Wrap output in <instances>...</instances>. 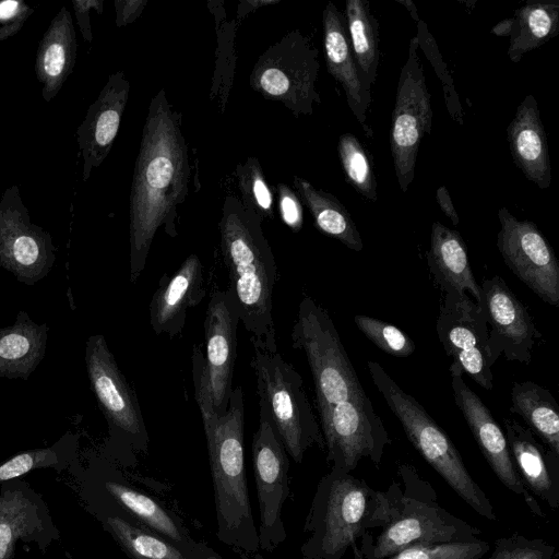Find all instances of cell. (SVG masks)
<instances>
[{"instance_id": "7bdbcfd3", "label": "cell", "mask_w": 559, "mask_h": 559, "mask_svg": "<svg viewBox=\"0 0 559 559\" xmlns=\"http://www.w3.org/2000/svg\"><path fill=\"white\" fill-rule=\"evenodd\" d=\"M74 14L80 27L81 35L85 43L93 40L91 27L90 11L96 10L98 14L103 12V0H72Z\"/></svg>"}, {"instance_id": "4fadbf2b", "label": "cell", "mask_w": 559, "mask_h": 559, "mask_svg": "<svg viewBox=\"0 0 559 559\" xmlns=\"http://www.w3.org/2000/svg\"><path fill=\"white\" fill-rule=\"evenodd\" d=\"M251 452L260 512L259 549L273 551L287 537L282 510L290 498L289 459L281 438L262 412H259Z\"/></svg>"}, {"instance_id": "4316f807", "label": "cell", "mask_w": 559, "mask_h": 559, "mask_svg": "<svg viewBox=\"0 0 559 559\" xmlns=\"http://www.w3.org/2000/svg\"><path fill=\"white\" fill-rule=\"evenodd\" d=\"M105 490L124 515L170 542L191 550H201L180 518L142 489L118 480H106Z\"/></svg>"}, {"instance_id": "836d02e7", "label": "cell", "mask_w": 559, "mask_h": 559, "mask_svg": "<svg viewBox=\"0 0 559 559\" xmlns=\"http://www.w3.org/2000/svg\"><path fill=\"white\" fill-rule=\"evenodd\" d=\"M36 506L21 490L0 496V559H10L15 543L40 526Z\"/></svg>"}, {"instance_id": "cb8c5ba5", "label": "cell", "mask_w": 559, "mask_h": 559, "mask_svg": "<svg viewBox=\"0 0 559 559\" xmlns=\"http://www.w3.org/2000/svg\"><path fill=\"white\" fill-rule=\"evenodd\" d=\"M507 139L515 166L538 188H549L550 156L544 124L533 95H527L518 106L507 128Z\"/></svg>"}, {"instance_id": "52a82bcc", "label": "cell", "mask_w": 559, "mask_h": 559, "mask_svg": "<svg viewBox=\"0 0 559 559\" xmlns=\"http://www.w3.org/2000/svg\"><path fill=\"white\" fill-rule=\"evenodd\" d=\"M250 366L257 381L259 412L271 421L288 456L301 463L312 447L325 450L300 373L278 352L253 346Z\"/></svg>"}, {"instance_id": "ffe728a7", "label": "cell", "mask_w": 559, "mask_h": 559, "mask_svg": "<svg viewBox=\"0 0 559 559\" xmlns=\"http://www.w3.org/2000/svg\"><path fill=\"white\" fill-rule=\"evenodd\" d=\"M129 92L130 82L122 70L110 74L78 127L76 141L83 159L84 182L88 180L93 170L102 165L112 147L127 107Z\"/></svg>"}, {"instance_id": "c3c4849f", "label": "cell", "mask_w": 559, "mask_h": 559, "mask_svg": "<svg viewBox=\"0 0 559 559\" xmlns=\"http://www.w3.org/2000/svg\"><path fill=\"white\" fill-rule=\"evenodd\" d=\"M514 17H507L500 21L491 28V33L496 36L506 37L510 36L513 31Z\"/></svg>"}, {"instance_id": "d590c367", "label": "cell", "mask_w": 559, "mask_h": 559, "mask_svg": "<svg viewBox=\"0 0 559 559\" xmlns=\"http://www.w3.org/2000/svg\"><path fill=\"white\" fill-rule=\"evenodd\" d=\"M337 152L347 181L365 199L376 202L377 180L368 153L352 133L340 136Z\"/></svg>"}, {"instance_id": "f6af8a7d", "label": "cell", "mask_w": 559, "mask_h": 559, "mask_svg": "<svg viewBox=\"0 0 559 559\" xmlns=\"http://www.w3.org/2000/svg\"><path fill=\"white\" fill-rule=\"evenodd\" d=\"M34 9L21 0L0 1V22L13 23L19 20H27Z\"/></svg>"}, {"instance_id": "d4e9b609", "label": "cell", "mask_w": 559, "mask_h": 559, "mask_svg": "<svg viewBox=\"0 0 559 559\" xmlns=\"http://www.w3.org/2000/svg\"><path fill=\"white\" fill-rule=\"evenodd\" d=\"M78 53L72 16L62 7L41 37L35 58V74L41 84V96L51 102L72 73Z\"/></svg>"}, {"instance_id": "1f68e13d", "label": "cell", "mask_w": 559, "mask_h": 559, "mask_svg": "<svg viewBox=\"0 0 559 559\" xmlns=\"http://www.w3.org/2000/svg\"><path fill=\"white\" fill-rule=\"evenodd\" d=\"M508 57L514 63L559 33V1H527L514 12Z\"/></svg>"}, {"instance_id": "3957f363", "label": "cell", "mask_w": 559, "mask_h": 559, "mask_svg": "<svg viewBox=\"0 0 559 559\" xmlns=\"http://www.w3.org/2000/svg\"><path fill=\"white\" fill-rule=\"evenodd\" d=\"M390 511V492L371 488L352 473L331 467L319 481L302 532L304 559H342L372 528H381Z\"/></svg>"}, {"instance_id": "5b68a950", "label": "cell", "mask_w": 559, "mask_h": 559, "mask_svg": "<svg viewBox=\"0 0 559 559\" xmlns=\"http://www.w3.org/2000/svg\"><path fill=\"white\" fill-rule=\"evenodd\" d=\"M403 487H389L390 511L378 535L367 532L354 547L360 559H386L405 549L478 538L480 531L442 509L431 486L407 464L399 466Z\"/></svg>"}, {"instance_id": "d6a6232c", "label": "cell", "mask_w": 559, "mask_h": 559, "mask_svg": "<svg viewBox=\"0 0 559 559\" xmlns=\"http://www.w3.org/2000/svg\"><path fill=\"white\" fill-rule=\"evenodd\" d=\"M345 21L362 86L370 95L379 64V24L366 0H346Z\"/></svg>"}, {"instance_id": "8fae6325", "label": "cell", "mask_w": 559, "mask_h": 559, "mask_svg": "<svg viewBox=\"0 0 559 559\" xmlns=\"http://www.w3.org/2000/svg\"><path fill=\"white\" fill-rule=\"evenodd\" d=\"M319 420L326 462L345 472L352 473L362 459L379 464L392 442L367 394L336 404Z\"/></svg>"}, {"instance_id": "f907efd6", "label": "cell", "mask_w": 559, "mask_h": 559, "mask_svg": "<svg viewBox=\"0 0 559 559\" xmlns=\"http://www.w3.org/2000/svg\"><path fill=\"white\" fill-rule=\"evenodd\" d=\"M239 555H240V557L226 558V557L221 556L215 550H213L210 546H207L206 552H205V559H264L263 556L259 552L239 554Z\"/></svg>"}, {"instance_id": "74e56055", "label": "cell", "mask_w": 559, "mask_h": 559, "mask_svg": "<svg viewBox=\"0 0 559 559\" xmlns=\"http://www.w3.org/2000/svg\"><path fill=\"white\" fill-rule=\"evenodd\" d=\"M417 25L418 46L430 61L442 83L447 109L455 122L463 124V108L437 43L424 21L420 20Z\"/></svg>"}, {"instance_id": "e575fe53", "label": "cell", "mask_w": 559, "mask_h": 559, "mask_svg": "<svg viewBox=\"0 0 559 559\" xmlns=\"http://www.w3.org/2000/svg\"><path fill=\"white\" fill-rule=\"evenodd\" d=\"M241 204L261 221L274 219V194L265 179L259 159L249 156L236 166Z\"/></svg>"}, {"instance_id": "603a6c76", "label": "cell", "mask_w": 559, "mask_h": 559, "mask_svg": "<svg viewBox=\"0 0 559 559\" xmlns=\"http://www.w3.org/2000/svg\"><path fill=\"white\" fill-rule=\"evenodd\" d=\"M503 424L509 451L524 486L552 510H557L559 455L545 449L530 428L513 419H503Z\"/></svg>"}, {"instance_id": "816d5d0a", "label": "cell", "mask_w": 559, "mask_h": 559, "mask_svg": "<svg viewBox=\"0 0 559 559\" xmlns=\"http://www.w3.org/2000/svg\"><path fill=\"white\" fill-rule=\"evenodd\" d=\"M396 3H400L401 5L405 7L406 10L409 12L411 16L418 23L420 21V17L418 15V10L415 5V3L412 0H395Z\"/></svg>"}, {"instance_id": "8992f818", "label": "cell", "mask_w": 559, "mask_h": 559, "mask_svg": "<svg viewBox=\"0 0 559 559\" xmlns=\"http://www.w3.org/2000/svg\"><path fill=\"white\" fill-rule=\"evenodd\" d=\"M367 367L373 384L425 461L473 510L487 520L496 521L497 516L489 498L468 473L462 456L445 431L379 362L369 360Z\"/></svg>"}, {"instance_id": "f35d334b", "label": "cell", "mask_w": 559, "mask_h": 559, "mask_svg": "<svg viewBox=\"0 0 559 559\" xmlns=\"http://www.w3.org/2000/svg\"><path fill=\"white\" fill-rule=\"evenodd\" d=\"M489 549L488 542L476 538L412 547L386 559H481Z\"/></svg>"}, {"instance_id": "681fc988", "label": "cell", "mask_w": 559, "mask_h": 559, "mask_svg": "<svg viewBox=\"0 0 559 559\" xmlns=\"http://www.w3.org/2000/svg\"><path fill=\"white\" fill-rule=\"evenodd\" d=\"M26 20H19L13 23L3 24L0 27V41L15 35L24 25Z\"/></svg>"}, {"instance_id": "b9f144b4", "label": "cell", "mask_w": 559, "mask_h": 559, "mask_svg": "<svg viewBox=\"0 0 559 559\" xmlns=\"http://www.w3.org/2000/svg\"><path fill=\"white\" fill-rule=\"evenodd\" d=\"M277 209L282 222L294 233H298L304 225L301 202L295 191L286 183H277L275 188Z\"/></svg>"}, {"instance_id": "484cf974", "label": "cell", "mask_w": 559, "mask_h": 559, "mask_svg": "<svg viewBox=\"0 0 559 559\" xmlns=\"http://www.w3.org/2000/svg\"><path fill=\"white\" fill-rule=\"evenodd\" d=\"M427 262L436 283L443 293H471L483 307V293L472 272L466 246L461 235L440 222L431 226Z\"/></svg>"}, {"instance_id": "ab89813d", "label": "cell", "mask_w": 559, "mask_h": 559, "mask_svg": "<svg viewBox=\"0 0 559 559\" xmlns=\"http://www.w3.org/2000/svg\"><path fill=\"white\" fill-rule=\"evenodd\" d=\"M555 552V546L543 539L512 534L496 539L488 559H552Z\"/></svg>"}, {"instance_id": "ee69618b", "label": "cell", "mask_w": 559, "mask_h": 559, "mask_svg": "<svg viewBox=\"0 0 559 559\" xmlns=\"http://www.w3.org/2000/svg\"><path fill=\"white\" fill-rule=\"evenodd\" d=\"M116 26L123 27L135 21L143 12L146 0H115Z\"/></svg>"}, {"instance_id": "e0dca14e", "label": "cell", "mask_w": 559, "mask_h": 559, "mask_svg": "<svg viewBox=\"0 0 559 559\" xmlns=\"http://www.w3.org/2000/svg\"><path fill=\"white\" fill-rule=\"evenodd\" d=\"M492 364L507 360L530 364L536 340L542 338L526 307L499 275L480 284Z\"/></svg>"}, {"instance_id": "ba28073f", "label": "cell", "mask_w": 559, "mask_h": 559, "mask_svg": "<svg viewBox=\"0 0 559 559\" xmlns=\"http://www.w3.org/2000/svg\"><path fill=\"white\" fill-rule=\"evenodd\" d=\"M290 336L292 346L308 360L319 419L336 404L366 395L333 320L309 296L298 305Z\"/></svg>"}, {"instance_id": "7402d4cb", "label": "cell", "mask_w": 559, "mask_h": 559, "mask_svg": "<svg viewBox=\"0 0 559 559\" xmlns=\"http://www.w3.org/2000/svg\"><path fill=\"white\" fill-rule=\"evenodd\" d=\"M323 47L328 72L343 87L349 109L361 126L365 134L372 136L367 112L371 102L361 83L346 27L345 16L329 1L322 13Z\"/></svg>"}, {"instance_id": "8d00e7d4", "label": "cell", "mask_w": 559, "mask_h": 559, "mask_svg": "<svg viewBox=\"0 0 559 559\" xmlns=\"http://www.w3.org/2000/svg\"><path fill=\"white\" fill-rule=\"evenodd\" d=\"M354 322L368 340L389 355L407 357L415 350L414 341L393 324L362 314L355 316Z\"/></svg>"}, {"instance_id": "6da1fadb", "label": "cell", "mask_w": 559, "mask_h": 559, "mask_svg": "<svg viewBox=\"0 0 559 559\" xmlns=\"http://www.w3.org/2000/svg\"><path fill=\"white\" fill-rule=\"evenodd\" d=\"M190 154L182 116L159 90L150 100L129 201L130 281L145 267L159 228L177 237L178 206L189 193Z\"/></svg>"}, {"instance_id": "9c48e42d", "label": "cell", "mask_w": 559, "mask_h": 559, "mask_svg": "<svg viewBox=\"0 0 559 559\" xmlns=\"http://www.w3.org/2000/svg\"><path fill=\"white\" fill-rule=\"evenodd\" d=\"M318 55L307 36L290 31L257 59L250 86L263 98L283 104L297 118L312 115L314 105L321 104L316 88Z\"/></svg>"}, {"instance_id": "5bb4252c", "label": "cell", "mask_w": 559, "mask_h": 559, "mask_svg": "<svg viewBox=\"0 0 559 559\" xmlns=\"http://www.w3.org/2000/svg\"><path fill=\"white\" fill-rule=\"evenodd\" d=\"M55 261L51 235L31 221L20 188L8 187L0 198V266L19 282L35 285L48 275Z\"/></svg>"}, {"instance_id": "7c38bea8", "label": "cell", "mask_w": 559, "mask_h": 559, "mask_svg": "<svg viewBox=\"0 0 559 559\" xmlns=\"http://www.w3.org/2000/svg\"><path fill=\"white\" fill-rule=\"evenodd\" d=\"M85 365L91 388L111 431L131 450L146 453L148 435L136 394L102 334L91 335L86 341Z\"/></svg>"}, {"instance_id": "277c9868", "label": "cell", "mask_w": 559, "mask_h": 559, "mask_svg": "<svg viewBox=\"0 0 559 559\" xmlns=\"http://www.w3.org/2000/svg\"><path fill=\"white\" fill-rule=\"evenodd\" d=\"M213 483L218 540L238 554L259 550L243 456V395L233 389L224 415L202 420Z\"/></svg>"}, {"instance_id": "44dd1931", "label": "cell", "mask_w": 559, "mask_h": 559, "mask_svg": "<svg viewBox=\"0 0 559 559\" xmlns=\"http://www.w3.org/2000/svg\"><path fill=\"white\" fill-rule=\"evenodd\" d=\"M206 295L203 267L194 253L170 276H163L150 302V324L156 335L181 334L188 311Z\"/></svg>"}, {"instance_id": "ac0fdd59", "label": "cell", "mask_w": 559, "mask_h": 559, "mask_svg": "<svg viewBox=\"0 0 559 559\" xmlns=\"http://www.w3.org/2000/svg\"><path fill=\"white\" fill-rule=\"evenodd\" d=\"M450 372L454 402L495 475L508 489L519 495L534 514L543 518L542 508L516 472L504 432L491 412L463 380L459 365L452 362Z\"/></svg>"}, {"instance_id": "bcb514c9", "label": "cell", "mask_w": 559, "mask_h": 559, "mask_svg": "<svg viewBox=\"0 0 559 559\" xmlns=\"http://www.w3.org/2000/svg\"><path fill=\"white\" fill-rule=\"evenodd\" d=\"M437 203L441 211L451 219L454 225L459 224V215L454 209L448 189L444 186L438 188L436 192Z\"/></svg>"}, {"instance_id": "60d3db41", "label": "cell", "mask_w": 559, "mask_h": 559, "mask_svg": "<svg viewBox=\"0 0 559 559\" xmlns=\"http://www.w3.org/2000/svg\"><path fill=\"white\" fill-rule=\"evenodd\" d=\"M59 462L52 448L19 453L0 465V483L19 477L32 469L56 465Z\"/></svg>"}, {"instance_id": "4dcf8cb0", "label": "cell", "mask_w": 559, "mask_h": 559, "mask_svg": "<svg viewBox=\"0 0 559 559\" xmlns=\"http://www.w3.org/2000/svg\"><path fill=\"white\" fill-rule=\"evenodd\" d=\"M510 412L520 415L527 428L559 455V406L548 389L533 381L514 382Z\"/></svg>"}, {"instance_id": "f1b7e54d", "label": "cell", "mask_w": 559, "mask_h": 559, "mask_svg": "<svg viewBox=\"0 0 559 559\" xmlns=\"http://www.w3.org/2000/svg\"><path fill=\"white\" fill-rule=\"evenodd\" d=\"M293 186L306 205L318 230L340 240L354 251L364 247L359 230L346 207L331 193L317 189L307 179L294 175Z\"/></svg>"}, {"instance_id": "7a4b0ae2", "label": "cell", "mask_w": 559, "mask_h": 559, "mask_svg": "<svg viewBox=\"0 0 559 559\" xmlns=\"http://www.w3.org/2000/svg\"><path fill=\"white\" fill-rule=\"evenodd\" d=\"M221 251L231 295L252 346L277 352L273 292L277 281L275 257L262 230V221L235 195H226L218 223Z\"/></svg>"}, {"instance_id": "d6986e66", "label": "cell", "mask_w": 559, "mask_h": 559, "mask_svg": "<svg viewBox=\"0 0 559 559\" xmlns=\"http://www.w3.org/2000/svg\"><path fill=\"white\" fill-rule=\"evenodd\" d=\"M239 321L237 306L227 288L214 290L204 320V361L211 399L218 416L226 413L233 391Z\"/></svg>"}, {"instance_id": "83f0119b", "label": "cell", "mask_w": 559, "mask_h": 559, "mask_svg": "<svg viewBox=\"0 0 559 559\" xmlns=\"http://www.w3.org/2000/svg\"><path fill=\"white\" fill-rule=\"evenodd\" d=\"M47 337V324L21 310L12 325L0 329V378L27 380L45 357Z\"/></svg>"}, {"instance_id": "9a60e30c", "label": "cell", "mask_w": 559, "mask_h": 559, "mask_svg": "<svg viewBox=\"0 0 559 559\" xmlns=\"http://www.w3.org/2000/svg\"><path fill=\"white\" fill-rule=\"evenodd\" d=\"M438 338L453 358L485 390L493 386L488 328L483 307L467 294L445 293L436 322Z\"/></svg>"}, {"instance_id": "7dc6e473", "label": "cell", "mask_w": 559, "mask_h": 559, "mask_svg": "<svg viewBox=\"0 0 559 559\" xmlns=\"http://www.w3.org/2000/svg\"><path fill=\"white\" fill-rule=\"evenodd\" d=\"M278 0H243L240 1L237 9L236 17L238 21L245 19L249 13L262 5H270L278 3Z\"/></svg>"}, {"instance_id": "2e32d148", "label": "cell", "mask_w": 559, "mask_h": 559, "mask_svg": "<svg viewBox=\"0 0 559 559\" xmlns=\"http://www.w3.org/2000/svg\"><path fill=\"white\" fill-rule=\"evenodd\" d=\"M498 250L512 273L540 299L559 307V264L537 226L521 221L504 206L498 211Z\"/></svg>"}, {"instance_id": "30bf717a", "label": "cell", "mask_w": 559, "mask_h": 559, "mask_svg": "<svg viewBox=\"0 0 559 559\" xmlns=\"http://www.w3.org/2000/svg\"><path fill=\"white\" fill-rule=\"evenodd\" d=\"M418 49L415 36L409 41L407 59L401 69L392 111L390 145L402 192H406L413 182L423 136L430 133L432 124L431 96Z\"/></svg>"}, {"instance_id": "f546056e", "label": "cell", "mask_w": 559, "mask_h": 559, "mask_svg": "<svg viewBox=\"0 0 559 559\" xmlns=\"http://www.w3.org/2000/svg\"><path fill=\"white\" fill-rule=\"evenodd\" d=\"M104 524L131 559H205V543L201 550L185 548L122 514L107 515Z\"/></svg>"}]
</instances>
